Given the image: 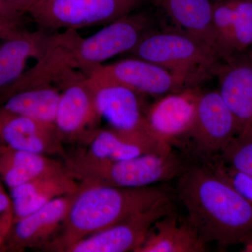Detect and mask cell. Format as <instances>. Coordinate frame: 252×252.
I'll return each instance as SVG.
<instances>
[{
    "mask_svg": "<svg viewBox=\"0 0 252 252\" xmlns=\"http://www.w3.org/2000/svg\"><path fill=\"white\" fill-rule=\"evenodd\" d=\"M175 192L205 243L224 250L252 238V204L205 162L190 159Z\"/></svg>",
    "mask_w": 252,
    "mask_h": 252,
    "instance_id": "1",
    "label": "cell"
},
{
    "mask_svg": "<svg viewBox=\"0 0 252 252\" xmlns=\"http://www.w3.org/2000/svg\"><path fill=\"white\" fill-rule=\"evenodd\" d=\"M175 196V192L164 185L124 188L80 184L77 195L61 223V233L49 244V248L65 252L81 239Z\"/></svg>",
    "mask_w": 252,
    "mask_h": 252,
    "instance_id": "2",
    "label": "cell"
},
{
    "mask_svg": "<svg viewBox=\"0 0 252 252\" xmlns=\"http://www.w3.org/2000/svg\"><path fill=\"white\" fill-rule=\"evenodd\" d=\"M190 161L185 154H144L117 161L99 160L84 152L66 160L68 174L81 185L141 188L178 178Z\"/></svg>",
    "mask_w": 252,
    "mask_h": 252,
    "instance_id": "3",
    "label": "cell"
},
{
    "mask_svg": "<svg viewBox=\"0 0 252 252\" xmlns=\"http://www.w3.org/2000/svg\"><path fill=\"white\" fill-rule=\"evenodd\" d=\"M87 78L100 119L111 130L126 140L140 146L147 153L164 154L173 148L158 138L151 129L140 94L110 80L97 71Z\"/></svg>",
    "mask_w": 252,
    "mask_h": 252,
    "instance_id": "4",
    "label": "cell"
},
{
    "mask_svg": "<svg viewBox=\"0 0 252 252\" xmlns=\"http://www.w3.org/2000/svg\"><path fill=\"white\" fill-rule=\"evenodd\" d=\"M130 53L185 78L190 86H198L214 74L220 63L198 41L175 31L152 30Z\"/></svg>",
    "mask_w": 252,
    "mask_h": 252,
    "instance_id": "5",
    "label": "cell"
},
{
    "mask_svg": "<svg viewBox=\"0 0 252 252\" xmlns=\"http://www.w3.org/2000/svg\"><path fill=\"white\" fill-rule=\"evenodd\" d=\"M144 0H36L28 14L40 29L107 25L133 13Z\"/></svg>",
    "mask_w": 252,
    "mask_h": 252,
    "instance_id": "6",
    "label": "cell"
},
{
    "mask_svg": "<svg viewBox=\"0 0 252 252\" xmlns=\"http://www.w3.org/2000/svg\"><path fill=\"white\" fill-rule=\"evenodd\" d=\"M241 128L219 91L202 92L183 153L199 161L210 160L220 156Z\"/></svg>",
    "mask_w": 252,
    "mask_h": 252,
    "instance_id": "7",
    "label": "cell"
},
{
    "mask_svg": "<svg viewBox=\"0 0 252 252\" xmlns=\"http://www.w3.org/2000/svg\"><path fill=\"white\" fill-rule=\"evenodd\" d=\"M152 30L153 22L148 15L132 13L105 25L89 37H81L76 50L78 70L89 77L104 61L130 52Z\"/></svg>",
    "mask_w": 252,
    "mask_h": 252,
    "instance_id": "8",
    "label": "cell"
},
{
    "mask_svg": "<svg viewBox=\"0 0 252 252\" xmlns=\"http://www.w3.org/2000/svg\"><path fill=\"white\" fill-rule=\"evenodd\" d=\"M198 86H188L158 97L146 109V117L158 138L185 152L193 128L200 94Z\"/></svg>",
    "mask_w": 252,
    "mask_h": 252,
    "instance_id": "9",
    "label": "cell"
},
{
    "mask_svg": "<svg viewBox=\"0 0 252 252\" xmlns=\"http://www.w3.org/2000/svg\"><path fill=\"white\" fill-rule=\"evenodd\" d=\"M174 198L158 202L117 224L81 239L65 252H137L154 223L176 211Z\"/></svg>",
    "mask_w": 252,
    "mask_h": 252,
    "instance_id": "10",
    "label": "cell"
},
{
    "mask_svg": "<svg viewBox=\"0 0 252 252\" xmlns=\"http://www.w3.org/2000/svg\"><path fill=\"white\" fill-rule=\"evenodd\" d=\"M81 38L74 29L53 34L42 57L34 67L23 73L16 82L3 91L0 98L4 100L19 91L39 86L62 85L77 73L76 50Z\"/></svg>",
    "mask_w": 252,
    "mask_h": 252,
    "instance_id": "11",
    "label": "cell"
},
{
    "mask_svg": "<svg viewBox=\"0 0 252 252\" xmlns=\"http://www.w3.org/2000/svg\"><path fill=\"white\" fill-rule=\"evenodd\" d=\"M62 92L55 125L63 140H89L100 120L87 78L79 72L60 86Z\"/></svg>",
    "mask_w": 252,
    "mask_h": 252,
    "instance_id": "12",
    "label": "cell"
},
{
    "mask_svg": "<svg viewBox=\"0 0 252 252\" xmlns=\"http://www.w3.org/2000/svg\"><path fill=\"white\" fill-rule=\"evenodd\" d=\"M94 71L139 94L154 97H160L188 86H190L187 79L178 74L135 57L113 64H102Z\"/></svg>",
    "mask_w": 252,
    "mask_h": 252,
    "instance_id": "13",
    "label": "cell"
},
{
    "mask_svg": "<svg viewBox=\"0 0 252 252\" xmlns=\"http://www.w3.org/2000/svg\"><path fill=\"white\" fill-rule=\"evenodd\" d=\"M77 192L55 198L31 215L13 222L6 238L10 250L34 248L49 241L62 223Z\"/></svg>",
    "mask_w": 252,
    "mask_h": 252,
    "instance_id": "14",
    "label": "cell"
},
{
    "mask_svg": "<svg viewBox=\"0 0 252 252\" xmlns=\"http://www.w3.org/2000/svg\"><path fill=\"white\" fill-rule=\"evenodd\" d=\"M219 92L240 126L252 127V56L235 55L219 63Z\"/></svg>",
    "mask_w": 252,
    "mask_h": 252,
    "instance_id": "15",
    "label": "cell"
},
{
    "mask_svg": "<svg viewBox=\"0 0 252 252\" xmlns=\"http://www.w3.org/2000/svg\"><path fill=\"white\" fill-rule=\"evenodd\" d=\"M5 113L0 137L7 147L47 157L65 155L63 141L55 124Z\"/></svg>",
    "mask_w": 252,
    "mask_h": 252,
    "instance_id": "16",
    "label": "cell"
},
{
    "mask_svg": "<svg viewBox=\"0 0 252 252\" xmlns=\"http://www.w3.org/2000/svg\"><path fill=\"white\" fill-rule=\"evenodd\" d=\"M173 25L175 31L193 38L219 58L210 0H151Z\"/></svg>",
    "mask_w": 252,
    "mask_h": 252,
    "instance_id": "17",
    "label": "cell"
},
{
    "mask_svg": "<svg viewBox=\"0 0 252 252\" xmlns=\"http://www.w3.org/2000/svg\"><path fill=\"white\" fill-rule=\"evenodd\" d=\"M207 244L187 218L174 211L157 220L137 252H204Z\"/></svg>",
    "mask_w": 252,
    "mask_h": 252,
    "instance_id": "18",
    "label": "cell"
},
{
    "mask_svg": "<svg viewBox=\"0 0 252 252\" xmlns=\"http://www.w3.org/2000/svg\"><path fill=\"white\" fill-rule=\"evenodd\" d=\"M80 184L67 173L26 182L11 189L13 222L23 218L59 197L78 191Z\"/></svg>",
    "mask_w": 252,
    "mask_h": 252,
    "instance_id": "19",
    "label": "cell"
},
{
    "mask_svg": "<svg viewBox=\"0 0 252 252\" xmlns=\"http://www.w3.org/2000/svg\"><path fill=\"white\" fill-rule=\"evenodd\" d=\"M40 29L26 31L0 44V94L24 73L28 60H39L45 53L53 34Z\"/></svg>",
    "mask_w": 252,
    "mask_h": 252,
    "instance_id": "20",
    "label": "cell"
},
{
    "mask_svg": "<svg viewBox=\"0 0 252 252\" xmlns=\"http://www.w3.org/2000/svg\"><path fill=\"white\" fill-rule=\"evenodd\" d=\"M65 165L47 156L0 148V177L10 189L50 176L67 173Z\"/></svg>",
    "mask_w": 252,
    "mask_h": 252,
    "instance_id": "21",
    "label": "cell"
},
{
    "mask_svg": "<svg viewBox=\"0 0 252 252\" xmlns=\"http://www.w3.org/2000/svg\"><path fill=\"white\" fill-rule=\"evenodd\" d=\"M61 93L53 86L16 93L4 99L3 110L39 122L55 124Z\"/></svg>",
    "mask_w": 252,
    "mask_h": 252,
    "instance_id": "22",
    "label": "cell"
},
{
    "mask_svg": "<svg viewBox=\"0 0 252 252\" xmlns=\"http://www.w3.org/2000/svg\"><path fill=\"white\" fill-rule=\"evenodd\" d=\"M88 140L90 147L84 153L97 160L117 161L149 154L142 147L123 138L111 129L95 130Z\"/></svg>",
    "mask_w": 252,
    "mask_h": 252,
    "instance_id": "23",
    "label": "cell"
},
{
    "mask_svg": "<svg viewBox=\"0 0 252 252\" xmlns=\"http://www.w3.org/2000/svg\"><path fill=\"white\" fill-rule=\"evenodd\" d=\"M234 0H216L212 4V24L220 61L235 56L233 50Z\"/></svg>",
    "mask_w": 252,
    "mask_h": 252,
    "instance_id": "24",
    "label": "cell"
},
{
    "mask_svg": "<svg viewBox=\"0 0 252 252\" xmlns=\"http://www.w3.org/2000/svg\"><path fill=\"white\" fill-rule=\"evenodd\" d=\"M217 157L228 166L252 176V127H242L229 145Z\"/></svg>",
    "mask_w": 252,
    "mask_h": 252,
    "instance_id": "25",
    "label": "cell"
},
{
    "mask_svg": "<svg viewBox=\"0 0 252 252\" xmlns=\"http://www.w3.org/2000/svg\"><path fill=\"white\" fill-rule=\"evenodd\" d=\"M252 44V0H234L233 50L243 54Z\"/></svg>",
    "mask_w": 252,
    "mask_h": 252,
    "instance_id": "26",
    "label": "cell"
},
{
    "mask_svg": "<svg viewBox=\"0 0 252 252\" xmlns=\"http://www.w3.org/2000/svg\"><path fill=\"white\" fill-rule=\"evenodd\" d=\"M201 162L210 165L217 175L230 184L252 204V176L228 166L218 157Z\"/></svg>",
    "mask_w": 252,
    "mask_h": 252,
    "instance_id": "27",
    "label": "cell"
},
{
    "mask_svg": "<svg viewBox=\"0 0 252 252\" xmlns=\"http://www.w3.org/2000/svg\"><path fill=\"white\" fill-rule=\"evenodd\" d=\"M27 31L25 24L15 22L0 16V40L16 37Z\"/></svg>",
    "mask_w": 252,
    "mask_h": 252,
    "instance_id": "28",
    "label": "cell"
},
{
    "mask_svg": "<svg viewBox=\"0 0 252 252\" xmlns=\"http://www.w3.org/2000/svg\"><path fill=\"white\" fill-rule=\"evenodd\" d=\"M0 223L11 226L13 223L12 202L0 185Z\"/></svg>",
    "mask_w": 252,
    "mask_h": 252,
    "instance_id": "29",
    "label": "cell"
},
{
    "mask_svg": "<svg viewBox=\"0 0 252 252\" xmlns=\"http://www.w3.org/2000/svg\"><path fill=\"white\" fill-rule=\"evenodd\" d=\"M24 15L18 11L9 0H0V16L15 22L25 24Z\"/></svg>",
    "mask_w": 252,
    "mask_h": 252,
    "instance_id": "30",
    "label": "cell"
},
{
    "mask_svg": "<svg viewBox=\"0 0 252 252\" xmlns=\"http://www.w3.org/2000/svg\"><path fill=\"white\" fill-rule=\"evenodd\" d=\"M13 5L23 14H28L35 4L36 0H9Z\"/></svg>",
    "mask_w": 252,
    "mask_h": 252,
    "instance_id": "31",
    "label": "cell"
},
{
    "mask_svg": "<svg viewBox=\"0 0 252 252\" xmlns=\"http://www.w3.org/2000/svg\"><path fill=\"white\" fill-rule=\"evenodd\" d=\"M10 228L4 225H0V248L4 245L6 241V235L9 233Z\"/></svg>",
    "mask_w": 252,
    "mask_h": 252,
    "instance_id": "32",
    "label": "cell"
},
{
    "mask_svg": "<svg viewBox=\"0 0 252 252\" xmlns=\"http://www.w3.org/2000/svg\"><path fill=\"white\" fill-rule=\"evenodd\" d=\"M243 252H252V238L248 240V241L245 242L243 245Z\"/></svg>",
    "mask_w": 252,
    "mask_h": 252,
    "instance_id": "33",
    "label": "cell"
},
{
    "mask_svg": "<svg viewBox=\"0 0 252 252\" xmlns=\"http://www.w3.org/2000/svg\"><path fill=\"white\" fill-rule=\"evenodd\" d=\"M5 115H6V113H5L4 110L1 109L0 111V133H1V128H2L3 123H4Z\"/></svg>",
    "mask_w": 252,
    "mask_h": 252,
    "instance_id": "34",
    "label": "cell"
},
{
    "mask_svg": "<svg viewBox=\"0 0 252 252\" xmlns=\"http://www.w3.org/2000/svg\"><path fill=\"white\" fill-rule=\"evenodd\" d=\"M0 225H4V226H6V227H8L7 225H4V224H1V223H0Z\"/></svg>",
    "mask_w": 252,
    "mask_h": 252,
    "instance_id": "35",
    "label": "cell"
},
{
    "mask_svg": "<svg viewBox=\"0 0 252 252\" xmlns=\"http://www.w3.org/2000/svg\"></svg>",
    "mask_w": 252,
    "mask_h": 252,
    "instance_id": "36",
    "label": "cell"
}]
</instances>
